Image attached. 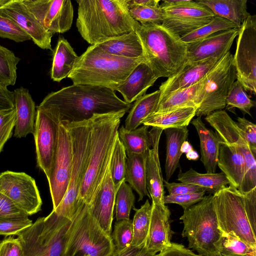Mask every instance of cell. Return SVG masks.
<instances>
[{
	"label": "cell",
	"mask_w": 256,
	"mask_h": 256,
	"mask_svg": "<svg viewBox=\"0 0 256 256\" xmlns=\"http://www.w3.org/2000/svg\"><path fill=\"white\" fill-rule=\"evenodd\" d=\"M20 58L8 48L0 45V84L14 86L17 78V65Z\"/></svg>",
	"instance_id": "cell-42"
},
{
	"label": "cell",
	"mask_w": 256,
	"mask_h": 256,
	"mask_svg": "<svg viewBox=\"0 0 256 256\" xmlns=\"http://www.w3.org/2000/svg\"><path fill=\"white\" fill-rule=\"evenodd\" d=\"M111 236L117 251H122L131 246L133 239L132 220L117 221Z\"/></svg>",
	"instance_id": "cell-46"
},
{
	"label": "cell",
	"mask_w": 256,
	"mask_h": 256,
	"mask_svg": "<svg viewBox=\"0 0 256 256\" xmlns=\"http://www.w3.org/2000/svg\"><path fill=\"white\" fill-rule=\"evenodd\" d=\"M60 122L37 108L33 133L38 166L48 178L56 154Z\"/></svg>",
	"instance_id": "cell-18"
},
{
	"label": "cell",
	"mask_w": 256,
	"mask_h": 256,
	"mask_svg": "<svg viewBox=\"0 0 256 256\" xmlns=\"http://www.w3.org/2000/svg\"><path fill=\"white\" fill-rule=\"evenodd\" d=\"M158 90L152 93L145 94L138 98L132 105L124 122L128 130L136 128L149 116L156 110L160 99Z\"/></svg>",
	"instance_id": "cell-36"
},
{
	"label": "cell",
	"mask_w": 256,
	"mask_h": 256,
	"mask_svg": "<svg viewBox=\"0 0 256 256\" xmlns=\"http://www.w3.org/2000/svg\"><path fill=\"white\" fill-rule=\"evenodd\" d=\"M142 248L130 246L120 252L115 249L114 252L109 256H136Z\"/></svg>",
	"instance_id": "cell-59"
},
{
	"label": "cell",
	"mask_w": 256,
	"mask_h": 256,
	"mask_svg": "<svg viewBox=\"0 0 256 256\" xmlns=\"http://www.w3.org/2000/svg\"><path fill=\"white\" fill-rule=\"evenodd\" d=\"M159 0H126L128 8L140 6L150 7H158L160 6Z\"/></svg>",
	"instance_id": "cell-58"
},
{
	"label": "cell",
	"mask_w": 256,
	"mask_h": 256,
	"mask_svg": "<svg viewBox=\"0 0 256 256\" xmlns=\"http://www.w3.org/2000/svg\"><path fill=\"white\" fill-rule=\"evenodd\" d=\"M190 123L195 128L199 137L200 160L206 172L215 173L218 166L220 145L222 140L216 132L206 126L201 118L192 120Z\"/></svg>",
	"instance_id": "cell-29"
},
{
	"label": "cell",
	"mask_w": 256,
	"mask_h": 256,
	"mask_svg": "<svg viewBox=\"0 0 256 256\" xmlns=\"http://www.w3.org/2000/svg\"><path fill=\"white\" fill-rule=\"evenodd\" d=\"M108 54L128 58L144 56L142 44L135 31L96 44Z\"/></svg>",
	"instance_id": "cell-30"
},
{
	"label": "cell",
	"mask_w": 256,
	"mask_h": 256,
	"mask_svg": "<svg viewBox=\"0 0 256 256\" xmlns=\"http://www.w3.org/2000/svg\"><path fill=\"white\" fill-rule=\"evenodd\" d=\"M126 154L118 136L116 137L112 154L110 169L112 178L116 192L125 180Z\"/></svg>",
	"instance_id": "cell-43"
},
{
	"label": "cell",
	"mask_w": 256,
	"mask_h": 256,
	"mask_svg": "<svg viewBox=\"0 0 256 256\" xmlns=\"http://www.w3.org/2000/svg\"><path fill=\"white\" fill-rule=\"evenodd\" d=\"M135 32L146 62L158 78L172 76L186 62L187 44L162 24H140Z\"/></svg>",
	"instance_id": "cell-6"
},
{
	"label": "cell",
	"mask_w": 256,
	"mask_h": 256,
	"mask_svg": "<svg viewBox=\"0 0 256 256\" xmlns=\"http://www.w3.org/2000/svg\"><path fill=\"white\" fill-rule=\"evenodd\" d=\"M22 2L46 30L64 33L71 28L74 9L70 0H22Z\"/></svg>",
	"instance_id": "cell-17"
},
{
	"label": "cell",
	"mask_w": 256,
	"mask_h": 256,
	"mask_svg": "<svg viewBox=\"0 0 256 256\" xmlns=\"http://www.w3.org/2000/svg\"><path fill=\"white\" fill-rule=\"evenodd\" d=\"M26 214L0 220V235H18L31 226L32 222Z\"/></svg>",
	"instance_id": "cell-48"
},
{
	"label": "cell",
	"mask_w": 256,
	"mask_h": 256,
	"mask_svg": "<svg viewBox=\"0 0 256 256\" xmlns=\"http://www.w3.org/2000/svg\"><path fill=\"white\" fill-rule=\"evenodd\" d=\"M115 250L88 205L81 206L72 220L66 235L64 256H109Z\"/></svg>",
	"instance_id": "cell-8"
},
{
	"label": "cell",
	"mask_w": 256,
	"mask_h": 256,
	"mask_svg": "<svg viewBox=\"0 0 256 256\" xmlns=\"http://www.w3.org/2000/svg\"><path fill=\"white\" fill-rule=\"evenodd\" d=\"M0 38L16 42L30 40V37L9 18L0 14Z\"/></svg>",
	"instance_id": "cell-49"
},
{
	"label": "cell",
	"mask_w": 256,
	"mask_h": 256,
	"mask_svg": "<svg viewBox=\"0 0 256 256\" xmlns=\"http://www.w3.org/2000/svg\"><path fill=\"white\" fill-rule=\"evenodd\" d=\"M193 147L191 144L186 140L182 142L180 147V151L182 154H187L193 150Z\"/></svg>",
	"instance_id": "cell-60"
},
{
	"label": "cell",
	"mask_w": 256,
	"mask_h": 256,
	"mask_svg": "<svg viewBox=\"0 0 256 256\" xmlns=\"http://www.w3.org/2000/svg\"><path fill=\"white\" fill-rule=\"evenodd\" d=\"M164 186L165 187L169 194H184L190 193L204 191L202 188L192 184L184 182H169L166 180H163Z\"/></svg>",
	"instance_id": "cell-54"
},
{
	"label": "cell",
	"mask_w": 256,
	"mask_h": 256,
	"mask_svg": "<svg viewBox=\"0 0 256 256\" xmlns=\"http://www.w3.org/2000/svg\"><path fill=\"white\" fill-rule=\"evenodd\" d=\"M205 120L212 126L222 140L240 149L246 164V173L240 191L248 192L256 188V154L236 125V123L224 110L214 112L206 116Z\"/></svg>",
	"instance_id": "cell-13"
},
{
	"label": "cell",
	"mask_w": 256,
	"mask_h": 256,
	"mask_svg": "<svg viewBox=\"0 0 256 256\" xmlns=\"http://www.w3.org/2000/svg\"><path fill=\"white\" fill-rule=\"evenodd\" d=\"M10 0H0V6H3L8 2Z\"/></svg>",
	"instance_id": "cell-63"
},
{
	"label": "cell",
	"mask_w": 256,
	"mask_h": 256,
	"mask_svg": "<svg viewBox=\"0 0 256 256\" xmlns=\"http://www.w3.org/2000/svg\"><path fill=\"white\" fill-rule=\"evenodd\" d=\"M196 110L194 107H186L163 113H153L142 122V124L164 130L188 126L196 116Z\"/></svg>",
	"instance_id": "cell-34"
},
{
	"label": "cell",
	"mask_w": 256,
	"mask_h": 256,
	"mask_svg": "<svg viewBox=\"0 0 256 256\" xmlns=\"http://www.w3.org/2000/svg\"><path fill=\"white\" fill-rule=\"evenodd\" d=\"M151 206L149 230L144 247L148 250L156 254L168 246L172 242L170 212L166 206L162 207L153 203Z\"/></svg>",
	"instance_id": "cell-24"
},
{
	"label": "cell",
	"mask_w": 256,
	"mask_h": 256,
	"mask_svg": "<svg viewBox=\"0 0 256 256\" xmlns=\"http://www.w3.org/2000/svg\"><path fill=\"white\" fill-rule=\"evenodd\" d=\"M72 220L54 210L38 218L18 236L24 256H64L66 235Z\"/></svg>",
	"instance_id": "cell-9"
},
{
	"label": "cell",
	"mask_w": 256,
	"mask_h": 256,
	"mask_svg": "<svg viewBox=\"0 0 256 256\" xmlns=\"http://www.w3.org/2000/svg\"><path fill=\"white\" fill-rule=\"evenodd\" d=\"M135 196L131 186L124 180L116 194V218L117 221L130 220L132 208L134 206Z\"/></svg>",
	"instance_id": "cell-45"
},
{
	"label": "cell",
	"mask_w": 256,
	"mask_h": 256,
	"mask_svg": "<svg viewBox=\"0 0 256 256\" xmlns=\"http://www.w3.org/2000/svg\"><path fill=\"white\" fill-rule=\"evenodd\" d=\"M76 26L90 45L135 31L140 23L128 12L126 0H76Z\"/></svg>",
	"instance_id": "cell-3"
},
{
	"label": "cell",
	"mask_w": 256,
	"mask_h": 256,
	"mask_svg": "<svg viewBox=\"0 0 256 256\" xmlns=\"http://www.w3.org/2000/svg\"><path fill=\"white\" fill-rule=\"evenodd\" d=\"M234 28H238L228 20L215 16L208 23L182 36L180 38L184 42L188 44L200 40L214 33Z\"/></svg>",
	"instance_id": "cell-40"
},
{
	"label": "cell",
	"mask_w": 256,
	"mask_h": 256,
	"mask_svg": "<svg viewBox=\"0 0 256 256\" xmlns=\"http://www.w3.org/2000/svg\"><path fill=\"white\" fill-rule=\"evenodd\" d=\"M78 57L68 41L60 37L54 52L50 72L52 79L60 82L68 77Z\"/></svg>",
	"instance_id": "cell-32"
},
{
	"label": "cell",
	"mask_w": 256,
	"mask_h": 256,
	"mask_svg": "<svg viewBox=\"0 0 256 256\" xmlns=\"http://www.w3.org/2000/svg\"><path fill=\"white\" fill-rule=\"evenodd\" d=\"M0 192L28 216L41 210L42 200L35 180L24 172L1 173Z\"/></svg>",
	"instance_id": "cell-16"
},
{
	"label": "cell",
	"mask_w": 256,
	"mask_h": 256,
	"mask_svg": "<svg viewBox=\"0 0 256 256\" xmlns=\"http://www.w3.org/2000/svg\"><path fill=\"white\" fill-rule=\"evenodd\" d=\"M14 108L13 92L0 84V110Z\"/></svg>",
	"instance_id": "cell-57"
},
{
	"label": "cell",
	"mask_w": 256,
	"mask_h": 256,
	"mask_svg": "<svg viewBox=\"0 0 256 256\" xmlns=\"http://www.w3.org/2000/svg\"><path fill=\"white\" fill-rule=\"evenodd\" d=\"M0 256H24L19 239L8 236L0 241Z\"/></svg>",
	"instance_id": "cell-53"
},
{
	"label": "cell",
	"mask_w": 256,
	"mask_h": 256,
	"mask_svg": "<svg viewBox=\"0 0 256 256\" xmlns=\"http://www.w3.org/2000/svg\"><path fill=\"white\" fill-rule=\"evenodd\" d=\"M166 136V158L165 172L166 180L168 182L175 170L180 167V160L182 155V144L187 140L188 130L187 126L164 129Z\"/></svg>",
	"instance_id": "cell-33"
},
{
	"label": "cell",
	"mask_w": 256,
	"mask_h": 256,
	"mask_svg": "<svg viewBox=\"0 0 256 256\" xmlns=\"http://www.w3.org/2000/svg\"><path fill=\"white\" fill-rule=\"evenodd\" d=\"M233 56L236 80L245 91L256 93V15H250L238 28Z\"/></svg>",
	"instance_id": "cell-14"
},
{
	"label": "cell",
	"mask_w": 256,
	"mask_h": 256,
	"mask_svg": "<svg viewBox=\"0 0 256 256\" xmlns=\"http://www.w3.org/2000/svg\"><path fill=\"white\" fill-rule=\"evenodd\" d=\"M70 133L73 148V164L66 193L54 210L58 214L72 220L78 209V197L89 156L90 142V120L62 122Z\"/></svg>",
	"instance_id": "cell-10"
},
{
	"label": "cell",
	"mask_w": 256,
	"mask_h": 256,
	"mask_svg": "<svg viewBox=\"0 0 256 256\" xmlns=\"http://www.w3.org/2000/svg\"><path fill=\"white\" fill-rule=\"evenodd\" d=\"M254 106V101L250 98L242 84L238 80L234 82L226 99L227 108H237L244 114L252 116L250 110Z\"/></svg>",
	"instance_id": "cell-44"
},
{
	"label": "cell",
	"mask_w": 256,
	"mask_h": 256,
	"mask_svg": "<svg viewBox=\"0 0 256 256\" xmlns=\"http://www.w3.org/2000/svg\"><path fill=\"white\" fill-rule=\"evenodd\" d=\"M218 227L256 249V188L243 192L230 184L213 194Z\"/></svg>",
	"instance_id": "cell-5"
},
{
	"label": "cell",
	"mask_w": 256,
	"mask_h": 256,
	"mask_svg": "<svg viewBox=\"0 0 256 256\" xmlns=\"http://www.w3.org/2000/svg\"><path fill=\"white\" fill-rule=\"evenodd\" d=\"M73 164V148L70 133L60 122L58 139L55 158L48 180L55 210L64 198L68 187Z\"/></svg>",
	"instance_id": "cell-15"
},
{
	"label": "cell",
	"mask_w": 256,
	"mask_h": 256,
	"mask_svg": "<svg viewBox=\"0 0 256 256\" xmlns=\"http://www.w3.org/2000/svg\"><path fill=\"white\" fill-rule=\"evenodd\" d=\"M22 214H26L8 197L0 192V220Z\"/></svg>",
	"instance_id": "cell-55"
},
{
	"label": "cell",
	"mask_w": 256,
	"mask_h": 256,
	"mask_svg": "<svg viewBox=\"0 0 256 256\" xmlns=\"http://www.w3.org/2000/svg\"><path fill=\"white\" fill-rule=\"evenodd\" d=\"M209 8L215 16L232 22L238 28L250 15L248 12L246 0H198Z\"/></svg>",
	"instance_id": "cell-31"
},
{
	"label": "cell",
	"mask_w": 256,
	"mask_h": 256,
	"mask_svg": "<svg viewBox=\"0 0 256 256\" xmlns=\"http://www.w3.org/2000/svg\"><path fill=\"white\" fill-rule=\"evenodd\" d=\"M236 80L233 55L229 51L204 76L202 102L196 116L201 118L222 110L229 90Z\"/></svg>",
	"instance_id": "cell-11"
},
{
	"label": "cell",
	"mask_w": 256,
	"mask_h": 256,
	"mask_svg": "<svg viewBox=\"0 0 256 256\" xmlns=\"http://www.w3.org/2000/svg\"><path fill=\"white\" fill-rule=\"evenodd\" d=\"M144 56L128 58L106 53L90 45L79 56L68 76L74 84L106 88L116 91Z\"/></svg>",
	"instance_id": "cell-4"
},
{
	"label": "cell",
	"mask_w": 256,
	"mask_h": 256,
	"mask_svg": "<svg viewBox=\"0 0 256 256\" xmlns=\"http://www.w3.org/2000/svg\"><path fill=\"white\" fill-rule=\"evenodd\" d=\"M217 165L228 179L230 184L240 190L246 168L239 149L222 141Z\"/></svg>",
	"instance_id": "cell-27"
},
{
	"label": "cell",
	"mask_w": 256,
	"mask_h": 256,
	"mask_svg": "<svg viewBox=\"0 0 256 256\" xmlns=\"http://www.w3.org/2000/svg\"><path fill=\"white\" fill-rule=\"evenodd\" d=\"M12 92L16 110L14 136L22 138L34 133L36 114V106L28 89L20 87Z\"/></svg>",
	"instance_id": "cell-25"
},
{
	"label": "cell",
	"mask_w": 256,
	"mask_h": 256,
	"mask_svg": "<svg viewBox=\"0 0 256 256\" xmlns=\"http://www.w3.org/2000/svg\"><path fill=\"white\" fill-rule=\"evenodd\" d=\"M128 8L131 17L140 24H162L163 16L160 6L158 7L136 6Z\"/></svg>",
	"instance_id": "cell-47"
},
{
	"label": "cell",
	"mask_w": 256,
	"mask_h": 256,
	"mask_svg": "<svg viewBox=\"0 0 256 256\" xmlns=\"http://www.w3.org/2000/svg\"><path fill=\"white\" fill-rule=\"evenodd\" d=\"M156 256H202L194 254L184 245L175 242L160 251Z\"/></svg>",
	"instance_id": "cell-56"
},
{
	"label": "cell",
	"mask_w": 256,
	"mask_h": 256,
	"mask_svg": "<svg viewBox=\"0 0 256 256\" xmlns=\"http://www.w3.org/2000/svg\"><path fill=\"white\" fill-rule=\"evenodd\" d=\"M164 130L152 128L150 131L152 148L148 150L146 164V184L152 203L165 207L164 202L165 196L163 178L158 155V146Z\"/></svg>",
	"instance_id": "cell-22"
},
{
	"label": "cell",
	"mask_w": 256,
	"mask_h": 256,
	"mask_svg": "<svg viewBox=\"0 0 256 256\" xmlns=\"http://www.w3.org/2000/svg\"><path fill=\"white\" fill-rule=\"evenodd\" d=\"M148 128V126L143 125L132 130H128L122 126L118 130V136L126 156L144 154L150 148L152 140Z\"/></svg>",
	"instance_id": "cell-38"
},
{
	"label": "cell",
	"mask_w": 256,
	"mask_h": 256,
	"mask_svg": "<svg viewBox=\"0 0 256 256\" xmlns=\"http://www.w3.org/2000/svg\"><path fill=\"white\" fill-rule=\"evenodd\" d=\"M16 123L14 108L0 110V152L6 141L11 137Z\"/></svg>",
	"instance_id": "cell-50"
},
{
	"label": "cell",
	"mask_w": 256,
	"mask_h": 256,
	"mask_svg": "<svg viewBox=\"0 0 256 256\" xmlns=\"http://www.w3.org/2000/svg\"><path fill=\"white\" fill-rule=\"evenodd\" d=\"M116 194V190L112 178L109 164L104 179L92 202L88 206L94 218L103 230L110 236Z\"/></svg>",
	"instance_id": "cell-23"
},
{
	"label": "cell",
	"mask_w": 256,
	"mask_h": 256,
	"mask_svg": "<svg viewBox=\"0 0 256 256\" xmlns=\"http://www.w3.org/2000/svg\"><path fill=\"white\" fill-rule=\"evenodd\" d=\"M127 112L120 110L94 114L90 119V142L89 156L79 190L78 208L90 206L109 166L121 118Z\"/></svg>",
	"instance_id": "cell-2"
},
{
	"label": "cell",
	"mask_w": 256,
	"mask_h": 256,
	"mask_svg": "<svg viewBox=\"0 0 256 256\" xmlns=\"http://www.w3.org/2000/svg\"><path fill=\"white\" fill-rule=\"evenodd\" d=\"M156 253L148 250L144 246L136 256H156Z\"/></svg>",
	"instance_id": "cell-62"
},
{
	"label": "cell",
	"mask_w": 256,
	"mask_h": 256,
	"mask_svg": "<svg viewBox=\"0 0 256 256\" xmlns=\"http://www.w3.org/2000/svg\"><path fill=\"white\" fill-rule=\"evenodd\" d=\"M148 154V152L126 156L125 181L138 194V202L146 196L150 198L146 184V164Z\"/></svg>",
	"instance_id": "cell-35"
},
{
	"label": "cell",
	"mask_w": 256,
	"mask_h": 256,
	"mask_svg": "<svg viewBox=\"0 0 256 256\" xmlns=\"http://www.w3.org/2000/svg\"><path fill=\"white\" fill-rule=\"evenodd\" d=\"M177 180L182 182L198 186L206 192L212 194L230 184L226 176L222 172L202 174L192 168L186 172H180Z\"/></svg>",
	"instance_id": "cell-37"
},
{
	"label": "cell",
	"mask_w": 256,
	"mask_h": 256,
	"mask_svg": "<svg viewBox=\"0 0 256 256\" xmlns=\"http://www.w3.org/2000/svg\"><path fill=\"white\" fill-rule=\"evenodd\" d=\"M204 82V77L191 86L170 94L160 100L154 113H163L186 107H194L197 110L202 102Z\"/></svg>",
	"instance_id": "cell-28"
},
{
	"label": "cell",
	"mask_w": 256,
	"mask_h": 256,
	"mask_svg": "<svg viewBox=\"0 0 256 256\" xmlns=\"http://www.w3.org/2000/svg\"><path fill=\"white\" fill-rule=\"evenodd\" d=\"M115 91L106 88L72 84L50 93L37 108L60 122H80L94 114L128 112L132 104L120 98Z\"/></svg>",
	"instance_id": "cell-1"
},
{
	"label": "cell",
	"mask_w": 256,
	"mask_h": 256,
	"mask_svg": "<svg viewBox=\"0 0 256 256\" xmlns=\"http://www.w3.org/2000/svg\"><path fill=\"white\" fill-rule=\"evenodd\" d=\"M160 8L162 25L180 38L208 23L215 16L209 8L191 0H164Z\"/></svg>",
	"instance_id": "cell-12"
},
{
	"label": "cell",
	"mask_w": 256,
	"mask_h": 256,
	"mask_svg": "<svg viewBox=\"0 0 256 256\" xmlns=\"http://www.w3.org/2000/svg\"><path fill=\"white\" fill-rule=\"evenodd\" d=\"M199 154L195 150H193L186 154V158L188 160H197L199 158Z\"/></svg>",
	"instance_id": "cell-61"
},
{
	"label": "cell",
	"mask_w": 256,
	"mask_h": 256,
	"mask_svg": "<svg viewBox=\"0 0 256 256\" xmlns=\"http://www.w3.org/2000/svg\"><path fill=\"white\" fill-rule=\"evenodd\" d=\"M135 210L132 222L133 239L131 246L142 248L146 242L148 232L152 206L148 200L138 208H133Z\"/></svg>",
	"instance_id": "cell-39"
},
{
	"label": "cell",
	"mask_w": 256,
	"mask_h": 256,
	"mask_svg": "<svg viewBox=\"0 0 256 256\" xmlns=\"http://www.w3.org/2000/svg\"><path fill=\"white\" fill-rule=\"evenodd\" d=\"M180 219L188 248L202 256H219L222 232L218 227L213 203V194L204 196L198 202L184 210Z\"/></svg>",
	"instance_id": "cell-7"
},
{
	"label": "cell",
	"mask_w": 256,
	"mask_h": 256,
	"mask_svg": "<svg viewBox=\"0 0 256 256\" xmlns=\"http://www.w3.org/2000/svg\"><path fill=\"white\" fill-rule=\"evenodd\" d=\"M236 125L253 152L256 154V125L244 117H238Z\"/></svg>",
	"instance_id": "cell-52"
},
{
	"label": "cell",
	"mask_w": 256,
	"mask_h": 256,
	"mask_svg": "<svg viewBox=\"0 0 256 256\" xmlns=\"http://www.w3.org/2000/svg\"><path fill=\"white\" fill-rule=\"evenodd\" d=\"M222 57L210 58L194 62H185L176 74L168 78L160 86V100L173 92L188 88L198 82Z\"/></svg>",
	"instance_id": "cell-21"
},
{
	"label": "cell",
	"mask_w": 256,
	"mask_h": 256,
	"mask_svg": "<svg viewBox=\"0 0 256 256\" xmlns=\"http://www.w3.org/2000/svg\"><path fill=\"white\" fill-rule=\"evenodd\" d=\"M0 14L13 20L38 47L52 50L53 34L45 29L28 10L22 0H10L0 6Z\"/></svg>",
	"instance_id": "cell-19"
},
{
	"label": "cell",
	"mask_w": 256,
	"mask_h": 256,
	"mask_svg": "<svg viewBox=\"0 0 256 256\" xmlns=\"http://www.w3.org/2000/svg\"><path fill=\"white\" fill-rule=\"evenodd\" d=\"M157 79L146 62H143L136 66L116 91L122 94L124 101L132 104L145 94L148 88L154 85Z\"/></svg>",
	"instance_id": "cell-26"
},
{
	"label": "cell",
	"mask_w": 256,
	"mask_h": 256,
	"mask_svg": "<svg viewBox=\"0 0 256 256\" xmlns=\"http://www.w3.org/2000/svg\"><path fill=\"white\" fill-rule=\"evenodd\" d=\"M219 256H256V249L230 232L222 233Z\"/></svg>",
	"instance_id": "cell-41"
},
{
	"label": "cell",
	"mask_w": 256,
	"mask_h": 256,
	"mask_svg": "<svg viewBox=\"0 0 256 256\" xmlns=\"http://www.w3.org/2000/svg\"><path fill=\"white\" fill-rule=\"evenodd\" d=\"M206 192L204 190L184 194H168L164 196V204H178L184 210L202 200Z\"/></svg>",
	"instance_id": "cell-51"
},
{
	"label": "cell",
	"mask_w": 256,
	"mask_h": 256,
	"mask_svg": "<svg viewBox=\"0 0 256 256\" xmlns=\"http://www.w3.org/2000/svg\"><path fill=\"white\" fill-rule=\"evenodd\" d=\"M238 28L219 32L187 44L186 62H194L222 57L230 50L238 36Z\"/></svg>",
	"instance_id": "cell-20"
}]
</instances>
